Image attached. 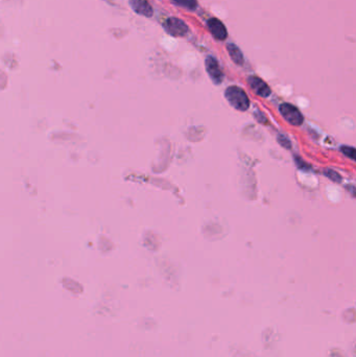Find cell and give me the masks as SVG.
I'll return each mask as SVG.
<instances>
[{
    "instance_id": "2",
    "label": "cell",
    "mask_w": 356,
    "mask_h": 357,
    "mask_svg": "<svg viewBox=\"0 0 356 357\" xmlns=\"http://www.w3.org/2000/svg\"><path fill=\"white\" fill-rule=\"evenodd\" d=\"M281 114L284 117L286 121L293 125H301L303 123V115L300 111L291 103H282L279 108Z\"/></svg>"
},
{
    "instance_id": "3",
    "label": "cell",
    "mask_w": 356,
    "mask_h": 357,
    "mask_svg": "<svg viewBox=\"0 0 356 357\" xmlns=\"http://www.w3.org/2000/svg\"><path fill=\"white\" fill-rule=\"evenodd\" d=\"M165 31L174 37H184L188 33V26L179 18H169L164 23Z\"/></svg>"
},
{
    "instance_id": "7",
    "label": "cell",
    "mask_w": 356,
    "mask_h": 357,
    "mask_svg": "<svg viewBox=\"0 0 356 357\" xmlns=\"http://www.w3.org/2000/svg\"><path fill=\"white\" fill-rule=\"evenodd\" d=\"M130 4L137 14L148 18L153 16V7L146 0H130Z\"/></svg>"
},
{
    "instance_id": "12",
    "label": "cell",
    "mask_w": 356,
    "mask_h": 357,
    "mask_svg": "<svg viewBox=\"0 0 356 357\" xmlns=\"http://www.w3.org/2000/svg\"><path fill=\"white\" fill-rule=\"evenodd\" d=\"M278 141H279V143L281 144V145H282L283 147H285V148H291L292 146H291V141H289L285 136H283V135H279L278 136Z\"/></svg>"
},
{
    "instance_id": "6",
    "label": "cell",
    "mask_w": 356,
    "mask_h": 357,
    "mask_svg": "<svg viewBox=\"0 0 356 357\" xmlns=\"http://www.w3.org/2000/svg\"><path fill=\"white\" fill-rule=\"evenodd\" d=\"M207 25H208L209 31L211 32L212 36L215 39L219 41H224L227 39L228 33L227 28L225 25L222 24V22L217 18H211L208 22H207Z\"/></svg>"
},
{
    "instance_id": "4",
    "label": "cell",
    "mask_w": 356,
    "mask_h": 357,
    "mask_svg": "<svg viewBox=\"0 0 356 357\" xmlns=\"http://www.w3.org/2000/svg\"><path fill=\"white\" fill-rule=\"evenodd\" d=\"M205 64L207 72H208L209 77L213 80V83L220 84L222 81V79H224V74H222V71L220 69L218 62L217 61V59H214L213 57H208L206 59Z\"/></svg>"
},
{
    "instance_id": "11",
    "label": "cell",
    "mask_w": 356,
    "mask_h": 357,
    "mask_svg": "<svg viewBox=\"0 0 356 357\" xmlns=\"http://www.w3.org/2000/svg\"><path fill=\"white\" fill-rule=\"evenodd\" d=\"M324 174H325L326 177H328L330 180H332L333 182H340V181H342V177H340L336 172H335V170L326 169Z\"/></svg>"
},
{
    "instance_id": "9",
    "label": "cell",
    "mask_w": 356,
    "mask_h": 357,
    "mask_svg": "<svg viewBox=\"0 0 356 357\" xmlns=\"http://www.w3.org/2000/svg\"><path fill=\"white\" fill-rule=\"evenodd\" d=\"M173 1L180 5V6H183V7H186V9H189V10H195L197 7V0H173Z\"/></svg>"
},
{
    "instance_id": "1",
    "label": "cell",
    "mask_w": 356,
    "mask_h": 357,
    "mask_svg": "<svg viewBox=\"0 0 356 357\" xmlns=\"http://www.w3.org/2000/svg\"><path fill=\"white\" fill-rule=\"evenodd\" d=\"M226 99L230 105L239 111H246L250 107V99L241 88L237 86L229 87L225 92Z\"/></svg>"
},
{
    "instance_id": "13",
    "label": "cell",
    "mask_w": 356,
    "mask_h": 357,
    "mask_svg": "<svg viewBox=\"0 0 356 357\" xmlns=\"http://www.w3.org/2000/svg\"><path fill=\"white\" fill-rule=\"evenodd\" d=\"M295 159H296V164H297V166H298L299 168H301V169H305V170H307V169H309V168H310V166H309V165H307L306 163L304 162L300 157H296Z\"/></svg>"
},
{
    "instance_id": "8",
    "label": "cell",
    "mask_w": 356,
    "mask_h": 357,
    "mask_svg": "<svg viewBox=\"0 0 356 357\" xmlns=\"http://www.w3.org/2000/svg\"><path fill=\"white\" fill-rule=\"evenodd\" d=\"M227 49H228V53H229L230 57H231V59H232V61L235 64H237V65L243 64L242 53L240 51V49L235 45V44H228Z\"/></svg>"
},
{
    "instance_id": "5",
    "label": "cell",
    "mask_w": 356,
    "mask_h": 357,
    "mask_svg": "<svg viewBox=\"0 0 356 357\" xmlns=\"http://www.w3.org/2000/svg\"><path fill=\"white\" fill-rule=\"evenodd\" d=\"M248 83H249L250 87L252 88V90H253L259 96H261V98H268V96L271 94V89H270L269 85L266 84L264 80H262L260 78L255 77V76L249 77Z\"/></svg>"
},
{
    "instance_id": "10",
    "label": "cell",
    "mask_w": 356,
    "mask_h": 357,
    "mask_svg": "<svg viewBox=\"0 0 356 357\" xmlns=\"http://www.w3.org/2000/svg\"><path fill=\"white\" fill-rule=\"evenodd\" d=\"M342 152L347 156V157L356 161V148L345 145L342 147Z\"/></svg>"
}]
</instances>
